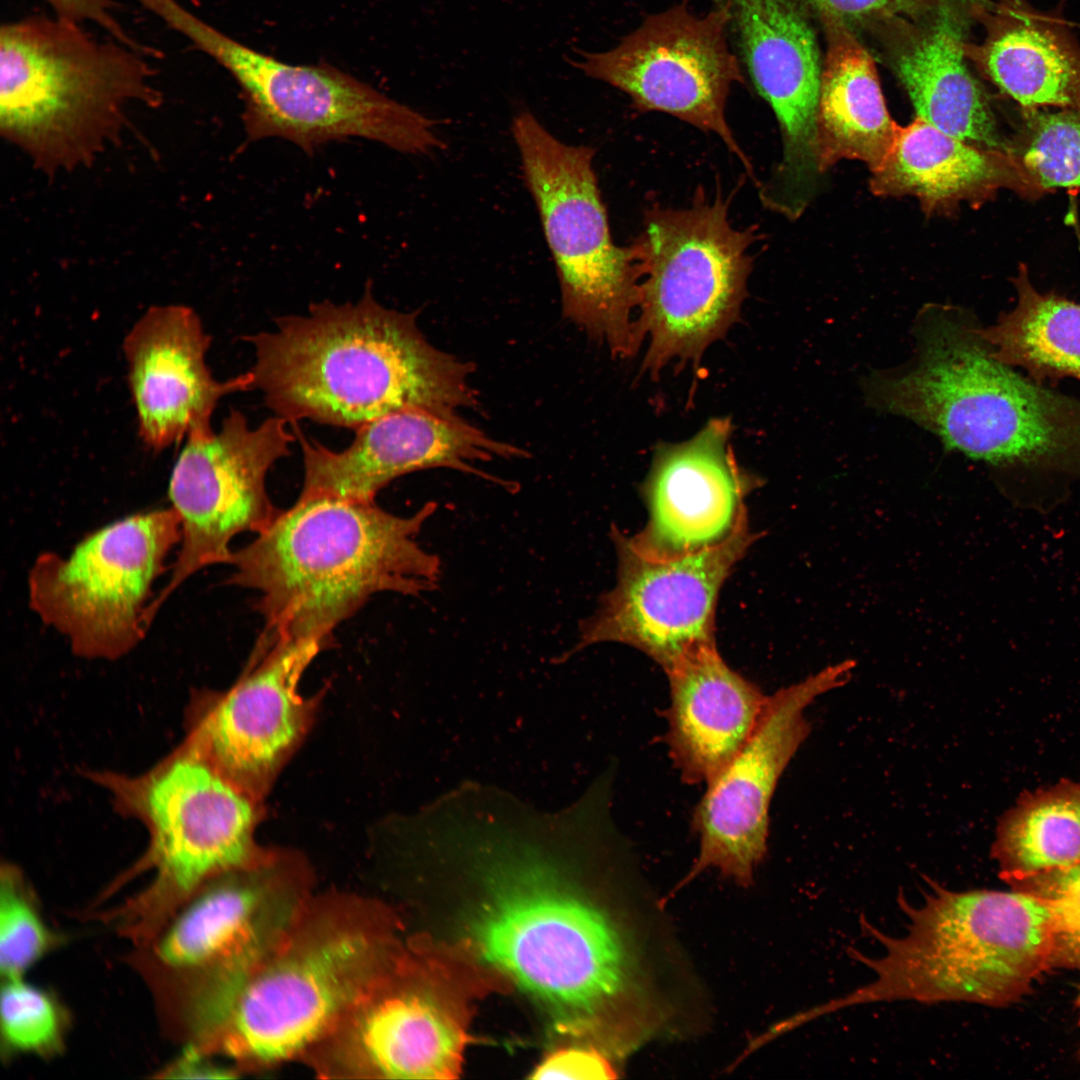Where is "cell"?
Wrapping results in <instances>:
<instances>
[{
	"instance_id": "cell-29",
	"label": "cell",
	"mask_w": 1080,
	"mask_h": 1080,
	"mask_svg": "<svg viewBox=\"0 0 1080 1080\" xmlns=\"http://www.w3.org/2000/svg\"><path fill=\"white\" fill-rule=\"evenodd\" d=\"M258 872L218 883L187 905L157 943L161 963L177 970L200 968L235 949L256 924L265 893Z\"/></svg>"
},
{
	"instance_id": "cell-11",
	"label": "cell",
	"mask_w": 1080,
	"mask_h": 1080,
	"mask_svg": "<svg viewBox=\"0 0 1080 1080\" xmlns=\"http://www.w3.org/2000/svg\"><path fill=\"white\" fill-rule=\"evenodd\" d=\"M287 423L275 415L251 427L240 411L231 409L218 431L187 437L169 484L181 541L167 584L145 612L148 628L166 599L190 576L207 566L228 564L229 544L237 534H259L280 514L265 482L295 439Z\"/></svg>"
},
{
	"instance_id": "cell-14",
	"label": "cell",
	"mask_w": 1080,
	"mask_h": 1080,
	"mask_svg": "<svg viewBox=\"0 0 1080 1080\" xmlns=\"http://www.w3.org/2000/svg\"><path fill=\"white\" fill-rule=\"evenodd\" d=\"M730 22L723 3L704 16L684 3L649 16L616 47L578 51L581 59L567 62L626 93L639 111L668 113L714 133L752 172L725 117L731 86L743 82L726 40Z\"/></svg>"
},
{
	"instance_id": "cell-23",
	"label": "cell",
	"mask_w": 1080,
	"mask_h": 1080,
	"mask_svg": "<svg viewBox=\"0 0 1080 1080\" xmlns=\"http://www.w3.org/2000/svg\"><path fill=\"white\" fill-rule=\"evenodd\" d=\"M979 59L991 81L1024 108L1080 113V43L1022 1H1004Z\"/></svg>"
},
{
	"instance_id": "cell-25",
	"label": "cell",
	"mask_w": 1080,
	"mask_h": 1080,
	"mask_svg": "<svg viewBox=\"0 0 1080 1080\" xmlns=\"http://www.w3.org/2000/svg\"><path fill=\"white\" fill-rule=\"evenodd\" d=\"M899 129L886 108L870 54L849 34L835 32L822 68L818 107L822 172L845 159L859 160L875 171Z\"/></svg>"
},
{
	"instance_id": "cell-36",
	"label": "cell",
	"mask_w": 1080,
	"mask_h": 1080,
	"mask_svg": "<svg viewBox=\"0 0 1080 1080\" xmlns=\"http://www.w3.org/2000/svg\"><path fill=\"white\" fill-rule=\"evenodd\" d=\"M815 9L841 19H858L908 12L922 0H803Z\"/></svg>"
},
{
	"instance_id": "cell-13",
	"label": "cell",
	"mask_w": 1080,
	"mask_h": 1080,
	"mask_svg": "<svg viewBox=\"0 0 1080 1080\" xmlns=\"http://www.w3.org/2000/svg\"><path fill=\"white\" fill-rule=\"evenodd\" d=\"M610 536L616 583L580 623L577 643L559 662L588 646L615 642L638 649L666 672L689 653L715 644L720 589L756 539L748 524L715 547L669 559L639 553L617 527Z\"/></svg>"
},
{
	"instance_id": "cell-15",
	"label": "cell",
	"mask_w": 1080,
	"mask_h": 1080,
	"mask_svg": "<svg viewBox=\"0 0 1080 1080\" xmlns=\"http://www.w3.org/2000/svg\"><path fill=\"white\" fill-rule=\"evenodd\" d=\"M853 660L830 665L767 696L761 717L731 761L707 783L692 827L699 853L684 883L708 868L746 886L767 853L769 809L778 781L810 733L805 709L845 685Z\"/></svg>"
},
{
	"instance_id": "cell-24",
	"label": "cell",
	"mask_w": 1080,
	"mask_h": 1080,
	"mask_svg": "<svg viewBox=\"0 0 1080 1080\" xmlns=\"http://www.w3.org/2000/svg\"><path fill=\"white\" fill-rule=\"evenodd\" d=\"M962 29L949 12L896 62L917 117L975 146L1007 154L988 99L965 61Z\"/></svg>"
},
{
	"instance_id": "cell-32",
	"label": "cell",
	"mask_w": 1080,
	"mask_h": 1080,
	"mask_svg": "<svg viewBox=\"0 0 1080 1080\" xmlns=\"http://www.w3.org/2000/svg\"><path fill=\"white\" fill-rule=\"evenodd\" d=\"M1 1036L13 1052L47 1055L62 1042L63 1020L53 998L23 977L3 979Z\"/></svg>"
},
{
	"instance_id": "cell-26",
	"label": "cell",
	"mask_w": 1080,
	"mask_h": 1080,
	"mask_svg": "<svg viewBox=\"0 0 1080 1080\" xmlns=\"http://www.w3.org/2000/svg\"><path fill=\"white\" fill-rule=\"evenodd\" d=\"M352 1045L368 1071L401 1079L454 1078L463 1047L455 1024L414 993L371 1001L356 1017Z\"/></svg>"
},
{
	"instance_id": "cell-38",
	"label": "cell",
	"mask_w": 1080,
	"mask_h": 1080,
	"mask_svg": "<svg viewBox=\"0 0 1080 1080\" xmlns=\"http://www.w3.org/2000/svg\"><path fill=\"white\" fill-rule=\"evenodd\" d=\"M1077 1006H1078L1079 1013H1080V993H1079V995L1077 997Z\"/></svg>"
},
{
	"instance_id": "cell-18",
	"label": "cell",
	"mask_w": 1080,
	"mask_h": 1080,
	"mask_svg": "<svg viewBox=\"0 0 1080 1080\" xmlns=\"http://www.w3.org/2000/svg\"><path fill=\"white\" fill-rule=\"evenodd\" d=\"M729 418L710 419L693 437L659 443L641 485L648 518L634 536L639 553L669 559L715 547L747 525L745 498L760 479L739 466Z\"/></svg>"
},
{
	"instance_id": "cell-33",
	"label": "cell",
	"mask_w": 1080,
	"mask_h": 1080,
	"mask_svg": "<svg viewBox=\"0 0 1080 1080\" xmlns=\"http://www.w3.org/2000/svg\"><path fill=\"white\" fill-rule=\"evenodd\" d=\"M1008 885L1041 899L1053 922L1051 968L1080 971V863L1054 869Z\"/></svg>"
},
{
	"instance_id": "cell-20",
	"label": "cell",
	"mask_w": 1080,
	"mask_h": 1080,
	"mask_svg": "<svg viewBox=\"0 0 1080 1080\" xmlns=\"http://www.w3.org/2000/svg\"><path fill=\"white\" fill-rule=\"evenodd\" d=\"M209 346L201 319L184 305L151 307L127 334L123 351L139 434L152 450L211 431L218 401L252 390L250 371L226 381L213 377L206 364Z\"/></svg>"
},
{
	"instance_id": "cell-28",
	"label": "cell",
	"mask_w": 1080,
	"mask_h": 1080,
	"mask_svg": "<svg viewBox=\"0 0 1080 1080\" xmlns=\"http://www.w3.org/2000/svg\"><path fill=\"white\" fill-rule=\"evenodd\" d=\"M991 855L1007 884L1080 863V780L1023 793L999 819Z\"/></svg>"
},
{
	"instance_id": "cell-4",
	"label": "cell",
	"mask_w": 1080,
	"mask_h": 1080,
	"mask_svg": "<svg viewBox=\"0 0 1080 1080\" xmlns=\"http://www.w3.org/2000/svg\"><path fill=\"white\" fill-rule=\"evenodd\" d=\"M926 882L920 903L897 898L906 919L903 934H886L860 919L882 952L870 957L850 949L849 955L872 972V980L818 1006V1015L899 1000L1003 1006L1051 968L1052 915L1041 899L1014 889L958 892Z\"/></svg>"
},
{
	"instance_id": "cell-16",
	"label": "cell",
	"mask_w": 1080,
	"mask_h": 1080,
	"mask_svg": "<svg viewBox=\"0 0 1080 1080\" xmlns=\"http://www.w3.org/2000/svg\"><path fill=\"white\" fill-rule=\"evenodd\" d=\"M330 641L260 637L240 679L211 704L189 745L256 800L268 791L312 718L313 699L298 692L300 678Z\"/></svg>"
},
{
	"instance_id": "cell-1",
	"label": "cell",
	"mask_w": 1080,
	"mask_h": 1080,
	"mask_svg": "<svg viewBox=\"0 0 1080 1080\" xmlns=\"http://www.w3.org/2000/svg\"><path fill=\"white\" fill-rule=\"evenodd\" d=\"M574 819L573 803L544 812L505 790L466 810L455 843L491 888L473 942L484 960L561 1014L589 1023L624 1007L647 1022L634 945L566 882L560 856Z\"/></svg>"
},
{
	"instance_id": "cell-7",
	"label": "cell",
	"mask_w": 1080,
	"mask_h": 1080,
	"mask_svg": "<svg viewBox=\"0 0 1080 1080\" xmlns=\"http://www.w3.org/2000/svg\"><path fill=\"white\" fill-rule=\"evenodd\" d=\"M730 198L698 189L688 207L654 204L635 241L641 262L637 324L656 375L672 360L698 362L738 319L753 269L757 225L736 228Z\"/></svg>"
},
{
	"instance_id": "cell-10",
	"label": "cell",
	"mask_w": 1080,
	"mask_h": 1080,
	"mask_svg": "<svg viewBox=\"0 0 1080 1080\" xmlns=\"http://www.w3.org/2000/svg\"><path fill=\"white\" fill-rule=\"evenodd\" d=\"M121 784L125 806L151 834L147 864L156 876L141 904L148 914L168 910L220 872L258 860V800L192 746L143 779Z\"/></svg>"
},
{
	"instance_id": "cell-6",
	"label": "cell",
	"mask_w": 1080,
	"mask_h": 1080,
	"mask_svg": "<svg viewBox=\"0 0 1080 1080\" xmlns=\"http://www.w3.org/2000/svg\"><path fill=\"white\" fill-rule=\"evenodd\" d=\"M528 190L535 202L560 285L564 317L616 357L642 343L637 320L641 262L634 242L616 245L590 146L557 139L529 111L512 120Z\"/></svg>"
},
{
	"instance_id": "cell-30",
	"label": "cell",
	"mask_w": 1080,
	"mask_h": 1080,
	"mask_svg": "<svg viewBox=\"0 0 1080 1080\" xmlns=\"http://www.w3.org/2000/svg\"><path fill=\"white\" fill-rule=\"evenodd\" d=\"M1030 110L1021 152L1026 173L1041 188L1080 187V113Z\"/></svg>"
},
{
	"instance_id": "cell-3",
	"label": "cell",
	"mask_w": 1080,
	"mask_h": 1080,
	"mask_svg": "<svg viewBox=\"0 0 1080 1080\" xmlns=\"http://www.w3.org/2000/svg\"><path fill=\"white\" fill-rule=\"evenodd\" d=\"M436 509L430 501L399 516L375 501L299 497L232 551L228 583L260 592L261 636L331 642L334 628L373 594L419 596L438 588L441 560L416 540Z\"/></svg>"
},
{
	"instance_id": "cell-35",
	"label": "cell",
	"mask_w": 1080,
	"mask_h": 1080,
	"mask_svg": "<svg viewBox=\"0 0 1080 1080\" xmlns=\"http://www.w3.org/2000/svg\"><path fill=\"white\" fill-rule=\"evenodd\" d=\"M534 1079H607L615 1073L608 1060L588 1049H563L547 1057L533 1072Z\"/></svg>"
},
{
	"instance_id": "cell-22",
	"label": "cell",
	"mask_w": 1080,
	"mask_h": 1080,
	"mask_svg": "<svg viewBox=\"0 0 1080 1080\" xmlns=\"http://www.w3.org/2000/svg\"><path fill=\"white\" fill-rule=\"evenodd\" d=\"M1010 175L1004 153L965 142L916 116L900 127L869 184L880 197L913 196L931 214L952 212L962 201L977 202Z\"/></svg>"
},
{
	"instance_id": "cell-31",
	"label": "cell",
	"mask_w": 1080,
	"mask_h": 1080,
	"mask_svg": "<svg viewBox=\"0 0 1080 1080\" xmlns=\"http://www.w3.org/2000/svg\"><path fill=\"white\" fill-rule=\"evenodd\" d=\"M54 944L16 869L3 868L0 882V971L3 979L19 978Z\"/></svg>"
},
{
	"instance_id": "cell-8",
	"label": "cell",
	"mask_w": 1080,
	"mask_h": 1080,
	"mask_svg": "<svg viewBox=\"0 0 1080 1080\" xmlns=\"http://www.w3.org/2000/svg\"><path fill=\"white\" fill-rule=\"evenodd\" d=\"M155 14L233 76L244 100L248 141L279 137L309 154L351 137L408 154L445 146L433 119L338 68L279 61L222 33L179 0H160Z\"/></svg>"
},
{
	"instance_id": "cell-9",
	"label": "cell",
	"mask_w": 1080,
	"mask_h": 1080,
	"mask_svg": "<svg viewBox=\"0 0 1080 1080\" xmlns=\"http://www.w3.org/2000/svg\"><path fill=\"white\" fill-rule=\"evenodd\" d=\"M180 541V516L170 507L115 521L68 556L42 553L28 575L30 608L75 654L119 658L144 638L153 584Z\"/></svg>"
},
{
	"instance_id": "cell-17",
	"label": "cell",
	"mask_w": 1080,
	"mask_h": 1080,
	"mask_svg": "<svg viewBox=\"0 0 1080 1080\" xmlns=\"http://www.w3.org/2000/svg\"><path fill=\"white\" fill-rule=\"evenodd\" d=\"M304 460L300 498L337 497L375 501L383 487L399 476L448 468L486 480L476 464L497 458H526L528 453L497 440L458 413L411 408L380 417L356 429L353 442L342 451L309 441L294 424Z\"/></svg>"
},
{
	"instance_id": "cell-5",
	"label": "cell",
	"mask_w": 1080,
	"mask_h": 1080,
	"mask_svg": "<svg viewBox=\"0 0 1080 1080\" xmlns=\"http://www.w3.org/2000/svg\"><path fill=\"white\" fill-rule=\"evenodd\" d=\"M147 57L54 15L3 23L1 135L47 174L89 165L120 135L128 105H161Z\"/></svg>"
},
{
	"instance_id": "cell-19",
	"label": "cell",
	"mask_w": 1080,
	"mask_h": 1080,
	"mask_svg": "<svg viewBox=\"0 0 1080 1080\" xmlns=\"http://www.w3.org/2000/svg\"><path fill=\"white\" fill-rule=\"evenodd\" d=\"M758 93L780 126L782 156L766 182L777 198L804 203L821 176L818 107L822 68L815 36L786 0H721Z\"/></svg>"
},
{
	"instance_id": "cell-21",
	"label": "cell",
	"mask_w": 1080,
	"mask_h": 1080,
	"mask_svg": "<svg viewBox=\"0 0 1080 1080\" xmlns=\"http://www.w3.org/2000/svg\"><path fill=\"white\" fill-rule=\"evenodd\" d=\"M665 673L670 758L683 781L707 784L752 734L767 696L731 669L715 644L689 653Z\"/></svg>"
},
{
	"instance_id": "cell-2",
	"label": "cell",
	"mask_w": 1080,
	"mask_h": 1080,
	"mask_svg": "<svg viewBox=\"0 0 1080 1080\" xmlns=\"http://www.w3.org/2000/svg\"><path fill=\"white\" fill-rule=\"evenodd\" d=\"M246 339L255 352L252 389L291 423L358 429L404 409L458 413L478 404L473 364L432 345L417 312L382 306L369 285L355 303H315Z\"/></svg>"
},
{
	"instance_id": "cell-34",
	"label": "cell",
	"mask_w": 1080,
	"mask_h": 1080,
	"mask_svg": "<svg viewBox=\"0 0 1080 1080\" xmlns=\"http://www.w3.org/2000/svg\"><path fill=\"white\" fill-rule=\"evenodd\" d=\"M48 4L53 15L59 19L83 25L87 22L98 25L109 37L132 48L143 51L150 57H159L160 52L136 41L115 18L113 10L117 4L113 0H43Z\"/></svg>"
},
{
	"instance_id": "cell-27",
	"label": "cell",
	"mask_w": 1080,
	"mask_h": 1080,
	"mask_svg": "<svg viewBox=\"0 0 1080 1080\" xmlns=\"http://www.w3.org/2000/svg\"><path fill=\"white\" fill-rule=\"evenodd\" d=\"M1015 306L979 333L1000 362L1021 368L1036 383L1080 382V303L1039 292L1024 266L1013 279Z\"/></svg>"
},
{
	"instance_id": "cell-12",
	"label": "cell",
	"mask_w": 1080,
	"mask_h": 1080,
	"mask_svg": "<svg viewBox=\"0 0 1080 1080\" xmlns=\"http://www.w3.org/2000/svg\"><path fill=\"white\" fill-rule=\"evenodd\" d=\"M375 943L360 930L298 943L253 969L213 1016L206 1037L258 1062L286 1059L312 1043L371 981Z\"/></svg>"
},
{
	"instance_id": "cell-37",
	"label": "cell",
	"mask_w": 1080,
	"mask_h": 1080,
	"mask_svg": "<svg viewBox=\"0 0 1080 1080\" xmlns=\"http://www.w3.org/2000/svg\"><path fill=\"white\" fill-rule=\"evenodd\" d=\"M164 1076L177 1079L234 1077L231 1070L209 1061L201 1048L194 1045L184 1049L183 1053L164 1071Z\"/></svg>"
}]
</instances>
